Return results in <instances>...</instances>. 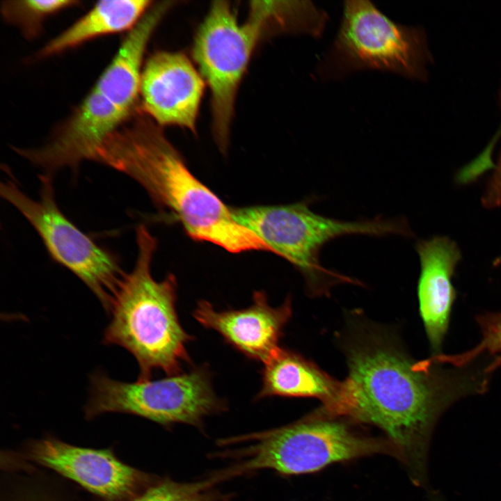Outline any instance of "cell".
<instances>
[{
  "label": "cell",
  "mask_w": 501,
  "mask_h": 501,
  "mask_svg": "<svg viewBox=\"0 0 501 501\" xmlns=\"http://www.w3.org/2000/svg\"><path fill=\"white\" fill-rule=\"evenodd\" d=\"M271 31L260 1L239 23L227 1L213 3L195 37L193 56L212 96V130L219 149H228L237 91L261 36Z\"/></svg>",
  "instance_id": "cell-8"
},
{
  "label": "cell",
  "mask_w": 501,
  "mask_h": 501,
  "mask_svg": "<svg viewBox=\"0 0 501 501\" xmlns=\"http://www.w3.org/2000/svg\"><path fill=\"white\" fill-rule=\"evenodd\" d=\"M500 263H501V257H498V258L495 260V264H500Z\"/></svg>",
  "instance_id": "cell-22"
},
{
  "label": "cell",
  "mask_w": 501,
  "mask_h": 501,
  "mask_svg": "<svg viewBox=\"0 0 501 501\" xmlns=\"http://www.w3.org/2000/svg\"><path fill=\"white\" fill-rule=\"evenodd\" d=\"M311 200L282 205L231 207L234 219L252 231L273 253L289 262L303 276L312 294H328L339 283H356L321 265L320 253L329 241L342 236L411 235L401 219L344 221L310 209Z\"/></svg>",
  "instance_id": "cell-5"
},
{
  "label": "cell",
  "mask_w": 501,
  "mask_h": 501,
  "mask_svg": "<svg viewBox=\"0 0 501 501\" xmlns=\"http://www.w3.org/2000/svg\"><path fill=\"white\" fill-rule=\"evenodd\" d=\"M477 323L482 333L481 341L472 349L459 353L458 360L468 365L484 353L489 355L493 360L486 370L491 374L501 366V312L479 315Z\"/></svg>",
  "instance_id": "cell-19"
},
{
  "label": "cell",
  "mask_w": 501,
  "mask_h": 501,
  "mask_svg": "<svg viewBox=\"0 0 501 501\" xmlns=\"http://www.w3.org/2000/svg\"><path fill=\"white\" fill-rule=\"evenodd\" d=\"M263 365L256 399L275 396L316 398L328 412L345 416L344 381L334 379L300 355L281 347Z\"/></svg>",
  "instance_id": "cell-15"
},
{
  "label": "cell",
  "mask_w": 501,
  "mask_h": 501,
  "mask_svg": "<svg viewBox=\"0 0 501 501\" xmlns=\"http://www.w3.org/2000/svg\"><path fill=\"white\" fill-rule=\"evenodd\" d=\"M351 420L322 408L294 423L232 438L247 445L237 451L241 461L225 471L228 478L264 468L298 475L376 454L398 459L397 450L388 439L360 434Z\"/></svg>",
  "instance_id": "cell-6"
},
{
  "label": "cell",
  "mask_w": 501,
  "mask_h": 501,
  "mask_svg": "<svg viewBox=\"0 0 501 501\" xmlns=\"http://www.w3.org/2000/svg\"><path fill=\"white\" fill-rule=\"evenodd\" d=\"M204 80L179 52L157 51L143 67L141 110L159 125H177L196 131Z\"/></svg>",
  "instance_id": "cell-12"
},
{
  "label": "cell",
  "mask_w": 501,
  "mask_h": 501,
  "mask_svg": "<svg viewBox=\"0 0 501 501\" xmlns=\"http://www.w3.org/2000/svg\"><path fill=\"white\" fill-rule=\"evenodd\" d=\"M136 263L111 296L107 310L111 321L103 341L132 354L138 365V379H151L154 370L167 376L177 374L184 363L191 362L186 345L193 337L179 320L177 280L173 274L154 280L151 267L157 241L144 225L136 228Z\"/></svg>",
  "instance_id": "cell-3"
},
{
  "label": "cell",
  "mask_w": 501,
  "mask_h": 501,
  "mask_svg": "<svg viewBox=\"0 0 501 501\" xmlns=\"http://www.w3.org/2000/svg\"><path fill=\"white\" fill-rule=\"evenodd\" d=\"M416 250L420 262L418 283L420 313L430 346L436 355L448 329L456 298L452 278L461 255L454 241L440 236L419 241Z\"/></svg>",
  "instance_id": "cell-14"
},
{
  "label": "cell",
  "mask_w": 501,
  "mask_h": 501,
  "mask_svg": "<svg viewBox=\"0 0 501 501\" xmlns=\"http://www.w3.org/2000/svg\"><path fill=\"white\" fill-rule=\"evenodd\" d=\"M214 392L212 374L206 365L166 378L123 382L103 373L91 378L86 417L106 413L138 415L161 424L183 423L200 426L202 420L225 410Z\"/></svg>",
  "instance_id": "cell-9"
},
{
  "label": "cell",
  "mask_w": 501,
  "mask_h": 501,
  "mask_svg": "<svg viewBox=\"0 0 501 501\" xmlns=\"http://www.w3.org/2000/svg\"><path fill=\"white\" fill-rule=\"evenodd\" d=\"M488 189L494 196L501 197V150L495 170L488 184Z\"/></svg>",
  "instance_id": "cell-20"
},
{
  "label": "cell",
  "mask_w": 501,
  "mask_h": 501,
  "mask_svg": "<svg viewBox=\"0 0 501 501\" xmlns=\"http://www.w3.org/2000/svg\"><path fill=\"white\" fill-rule=\"evenodd\" d=\"M430 501H445L438 492H433L430 495Z\"/></svg>",
  "instance_id": "cell-21"
},
{
  "label": "cell",
  "mask_w": 501,
  "mask_h": 501,
  "mask_svg": "<svg viewBox=\"0 0 501 501\" xmlns=\"http://www.w3.org/2000/svg\"><path fill=\"white\" fill-rule=\"evenodd\" d=\"M154 29L140 22L128 32L116 54L71 116L51 139L30 152L32 163L53 174L64 168L77 170L93 161L105 138L136 111L143 60Z\"/></svg>",
  "instance_id": "cell-4"
},
{
  "label": "cell",
  "mask_w": 501,
  "mask_h": 501,
  "mask_svg": "<svg viewBox=\"0 0 501 501\" xmlns=\"http://www.w3.org/2000/svg\"><path fill=\"white\" fill-rule=\"evenodd\" d=\"M218 482L214 474L193 482L159 480L133 501H218L225 497L214 488Z\"/></svg>",
  "instance_id": "cell-18"
},
{
  "label": "cell",
  "mask_w": 501,
  "mask_h": 501,
  "mask_svg": "<svg viewBox=\"0 0 501 501\" xmlns=\"http://www.w3.org/2000/svg\"><path fill=\"white\" fill-rule=\"evenodd\" d=\"M430 57L422 29L392 21L369 1H347L338 32L315 73L334 79L377 70L423 81Z\"/></svg>",
  "instance_id": "cell-7"
},
{
  "label": "cell",
  "mask_w": 501,
  "mask_h": 501,
  "mask_svg": "<svg viewBox=\"0 0 501 501\" xmlns=\"http://www.w3.org/2000/svg\"><path fill=\"white\" fill-rule=\"evenodd\" d=\"M51 175H40V198L33 200L12 180L1 184V196L27 219L50 257L77 276L107 311L111 296L125 274L120 260L80 230L56 204Z\"/></svg>",
  "instance_id": "cell-10"
},
{
  "label": "cell",
  "mask_w": 501,
  "mask_h": 501,
  "mask_svg": "<svg viewBox=\"0 0 501 501\" xmlns=\"http://www.w3.org/2000/svg\"><path fill=\"white\" fill-rule=\"evenodd\" d=\"M138 107L96 150L93 161L141 185L155 205L181 224L193 239L232 253L270 252L234 218L231 207L189 170L161 128Z\"/></svg>",
  "instance_id": "cell-2"
},
{
  "label": "cell",
  "mask_w": 501,
  "mask_h": 501,
  "mask_svg": "<svg viewBox=\"0 0 501 501\" xmlns=\"http://www.w3.org/2000/svg\"><path fill=\"white\" fill-rule=\"evenodd\" d=\"M361 334L346 347V417L381 429L412 482L423 486L437 422L461 398L484 392L489 375L424 368L383 334Z\"/></svg>",
  "instance_id": "cell-1"
},
{
  "label": "cell",
  "mask_w": 501,
  "mask_h": 501,
  "mask_svg": "<svg viewBox=\"0 0 501 501\" xmlns=\"http://www.w3.org/2000/svg\"><path fill=\"white\" fill-rule=\"evenodd\" d=\"M32 461L71 479L107 501H133L159 480L118 460L107 450L76 447L54 439L34 443Z\"/></svg>",
  "instance_id": "cell-11"
},
{
  "label": "cell",
  "mask_w": 501,
  "mask_h": 501,
  "mask_svg": "<svg viewBox=\"0 0 501 501\" xmlns=\"http://www.w3.org/2000/svg\"><path fill=\"white\" fill-rule=\"evenodd\" d=\"M195 319L217 332L224 341L246 357L265 363L279 348L283 329L292 316L291 299L272 307L264 292L256 291L253 303L243 309L217 310L208 301L198 302Z\"/></svg>",
  "instance_id": "cell-13"
},
{
  "label": "cell",
  "mask_w": 501,
  "mask_h": 501,
  "mask_svg": "<svg viewBox=\"0 0 501 501\" xmlns=\"http://www.w3.org/2000/svg\"><path fill=\"white\" fill-rule=\"evenodd\" d=\"M79 3L74 0L5 1L1 4V13L5 21L17 27L26 38L34 39L49 17Z\"/></svg>",
  "instance_id": "cell-17"
},
{
  "label": "cell",
  "mask_w": 501,
  "mask_h": 501,
  "mask_svg": "<svg viewBox=\"0 0 501 501\" xmlns=\"http://www.w3.org/2000/svg\"><path fill=\"white\" fill-rule=\"evenodd\" d=\"M151 6L152 1L148 0L98 1L76 22L49 40L38 57L58 54L100 36L129 31Z\"/></svg>",
  "instance_id": "cell-16"
}]
</instances>
